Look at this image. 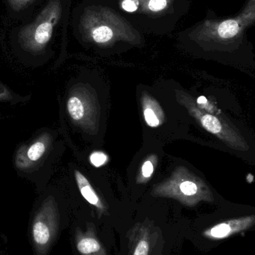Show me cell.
Wrapping results in <instances>:
<instances>
[{"label":"cell","mask_w":255,"mask_h":255,"mask_svg":"<svg viewBox=\"0 0 255 255\" xmlns=\"http://www.w3.org/2000/svg\"><path fill=\"white\" fill-rule=\"evenodd\" d=\"M166 6V0H150L148 7L153 11H158Z\"/></svg>","instance_id":"16"},{"label":"cell","mask_w":255,"mask_h":255,"mask_svg":"<svg viewBox=\"0 0 255 255\" xmlns=\"http://www.w3.org/2000/svg\"><path fill=\"white\" fill-rule=\"evenodd\" d=\"M61 227L58 205L52 198L43 200L31 214L28 238L33 255H49Z\"/></svg>","instance_id":"1"},{"label":"cell","mask_w":255,"mask_h":255,"mask_svg":"<svg viewBox=\"0 0 255 255\" xmlns=\"http://www.w3.org/2000/svg\"><path fill=\"white\" fill-rule=\"evenodd\" d=\"M255 227V215L239 217L222 222L205 231V236L210 239L220 240L235 233L250 230Z\"/></svg>","instance_id":"3"},{"label":"cell","mask_w":255,"mask_h":255,"mask_svg":"<svg viewBox=\"0 0 255 255\" xmlns=\"http://www.w3.org/2000/svg\"><path fill=\"white\" fill-rule=\"evenodd\" d=\"M149 251V244L147 240L142 239L139 241L135 247L133 255H148Z\"/></svg>","instance_id":"15"},{"label":"cell","mask_w":255,"mask_h":255,"mask_svg":"<svg viewBox=\"0 0 255 255\" xmlns=\"http://www.w3.org/2000/svg\"><path fill=\"white\" fill-rule=\"evenodd\" d=\"M75 175H76V182H77L81 194L85 198V200L98 209H104V206H103L100 197L93 188L91 184H90L88 180L87 179L86 177L78 170L75 172Z\"/></svg>","instance_id":"5"},{"label":"cell","mask_w":255,"mask_h":255,"mask_svg":"<svg viewBox=\"0 0 255 255\" xmlns=\"http://www.w3.org/2000/svg\"><path fill=\"white\" fill-rule=\"evenodd\" d=\"M208 101H207L206 98H205V97H201L198 99V103H199V104H205V103H206Z\"/></svg>","instance_id":"20"},{"label":"cell","mask_w":255,"mask_h":255,"mask_svg":"<svg viewBox=\"0 0 255 255\" xmlns=\"http://www.w3.org/2000/svg\"><path fill=\"white\" fill-rule=\"evenodd\" d=\"M30 1H31V0H10V4L16 7V8L22 7L25 4H28Z\"/></svg>","instance_id":"18"},{"label":"cell","mask_w":255,"mask_h":255,"mask_svg":"<svg viewBox=\"0 0 255 255\" xmlns=\"http://www.w3.org/2000/svg\"><path fill=\"white\" fill-rule=\"evenodd\" d=\"M138 4L139 2L137 0H124L122 3V7L128 12H133L137 9Z\"/></svg>","instance_id":"17"},{"label":"cell","mask_w":255,"mask_h":255,"mask_svg":"<svg viewBox=\"0 0 255 255\" xmlns=\"http://www.w3.org/2000/svg\"><path fill=\"white\" fill-rule=\"evenodd\" d=\"M142 109L145 123L149 127L156 128L163 124L164 115L158 103L145 95L142 99Z\"/></svg>","instance_id":"4"},{"label":"cell","mask_w":255,"mask_h":255,"mask_svg":"<svg viewBox=\"0 0 255 255\" xmlns=\"http://www.w3.org/2000/svg\"><path fill=\"white\" fill-rule=\"evenodd\" d=\"M154 163L155 161L153 160L152 158L148 159L144 162L141 167V175L144 179L150 178L154 172Z\"/></svg>","instance_id":"14"},{"label":"cell","mask_w":255,"mask_h":255,"mask_svg":"<svg viewBox=\"0 0 255 255\" xmlns=\"http://www.w3.org/2000/svg\"><path fill=\"white\" fill-rule=\"evenodd\" d=\"M46 149V145L43 141L38 140L33 143L27 151V157L31 161H37L41 158Z\"/></svg>","instance_id":"10"},{"label":"cell","mask_w":255,"mask_h":255,"mask_svg":"<svg viewBox=\"0 0 255 255\" xmlns=\"http://www.w3.org/2000/svg\"><path fill=\"white\" fill-rule=\"evenodd\" d=\"M78 251L82 255H104L101 244L93 237H81L76 242Z\"/></svg>","instance_id":"6"},{"label":"cell","mask_w":255,"mask_h":255,"mask_svg":"<svg viewBox=\"0 0 255 255\" xmlns=\"http://www.w3.org/2000/svg\"><path fill=\"white\" fill-rule=\"evenodd\" d=\"M179 190L184 196H193L198 193V186L193 181H183L180 184Z\"/></svg>","instance_id":"12"},{"label":"cell","mask_w":255,"mask_h":255,"mask_svg":"<svg viewBox=\"0 0 255 255\" xmlns=\"http://www.w3.org/2000/svg\"><path fill=\"white\" fill-rule=\"evenodd\" d=\"M53 25L50 21L37 20L24 28L20 33V40L24 46L30 50L45 46L52 37Z\"/></svg>","instance_id":"2"},{"label":"cell","mask_w":255,"mask_h":255,"mask_svg":"<svg viewBox=\"0 0 255 255\" xmlns=\"http://www.w3.org/2000/svg\"><path fill=\"white\" fill-rule=\"evenodd\" d=\"M108 159H109L108 156L102 151H95L91 154V157H90L91 163L96 167H100V166L106 164Z\"/></svg>","instance_id":"13"},{"label":"cell","mask_w":255,"mask_h":255,"mask_svg":"<svg viewBox=\"0 0 255 255\" xmlns=\"http://www.w3.org/2000/svg\"><path fill=\"white\" fill-rule=\"evenodd\" d=\"M0 255H10L7 254V253H0Z\"/></svg>","instance_id":"21"},{"label":"cell","mask_w":255,"mask_h":255,"mask_svg":"<svg viewBox=\"0 0 255 255\" xmlns=\"http://www.w3.org/2000/svg\"><path fill=\"white\" fill-rule=\"evenodd\" d=\"M240 25L235 19H228L220 24L219 26L218 34L222 38H232L238 34Z\"/></svg>","instance_id":"8"},{"label":"cell","mask_w":255,"mask_h":255,"mask_svg":"<svg viewBox=\"0 0 255 255\" xmlns=\"http://www.w3.org/2000/svg\"><path fill=\"white\" fill-rule=\"evenodd\" d=\"M200 121L202 127L211 133L217 134L222 130V126L220 121L212 115H202L200 117Z\"/></svg>","instance_id":"9"},{"label":"cell","mask_w":255,"mask_h":255,"mask_svg":"<svg viewBox=\"0 0 255 255\" xmlns=\"http://www.w3.org/2000/svg\"><path fill=\"white\" fill-rule=\"evenodd\" d=\"M7 242V238L5 235H3V234L0 233V249L3 247V246L5 245Z\"/></svg>","instance_id":"19"},{"label":"cell","mask_w":255,"mask_h":255,"mask_svg":"<svg viewBox=\"0 0 255 255\" xmlns=\"http://www.w3.org/2000/svg\"><path fill=\"white\" fill-rule=\"evenodd\" d=\"M113 37V31L108 26H100L93 32V37L97 43H103L109 41Z\"/></svg>","instance_id":"11"},{"label":"cell","mask_w":255,"mask_h":255,"mask_svg":"<svg viewBox=\"0 0 255 255\" xmlns=\"http://www.w3.org/2000/svg\"><path fill=\"white\" fill-rule=\"evenodd\" d=\"M67 107L70 118L76 122L82 121L86 115V106L82 99L77 96H73L69 99Z\"/></svg>","instance_id":"7"}]
</instances>
